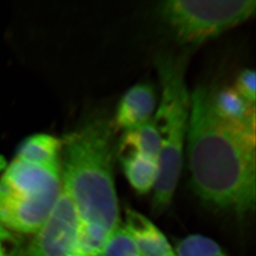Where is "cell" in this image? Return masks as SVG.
I'll return each mask as SVG.
<instances>
[{"mask_svg": "<svg viewBox=\"0 0 256 256\" xmlns=\"http://www.w3.org/2000/svg\"><path fill=\"white\" fill-rule=\"evenodd\" d=\"M62 142L54 136L34 134L20 144L16 158L50 170H62Z\"/></svg>", "mask_w": 256, "mask_h": 256, "instance_id": "9", "label": "cell"}, {"mask_svg": "<svg viewBox=\"0 0 256 256\" xmlns=\"http://www.w3.org/2000/svg\"><path fill=\"white\" fill-rule=\"evenodd\" d=\"M256 82L254 70L246 68L237 76L232 87L247 102L256 104Z\"/></svg>", "mask_w": 256, "mask_h": 256, "instance_id": "15", "label": "cell"}, {"mask_svg": "<svg viewBox=\"0 0 256 256\" xmlns=\"http://www.w3.org/2000/svg\"><path fill=\"white\" fill-rule=\"evenodd\" d=\"M110 234L102 226L80 220L78 243L80 256H100Z\"/></svg>", "mask_w": 256, "mask_h": 256, "instance_id": "12", "label": "cell"}, {"mask_svg": "<svg viewBox=\"0 0 256 256\" xmlns=\"http://www.w3.org/2000/svg\"><path fill=\"white\" fill-rule=\"evenodd\" d=\"M80 222L76 208L62 188L48 218L17 256H80Z\"/></svg>", "mask_w": 256, "mask_h": 256, "instance_id": "5", "label": "cell"}, {"mask_svg": "<svg viewBox=\"0 0 256 256\" xmlns=\"http://www.w3.org/2000/svg\"><path fill=\"white\" fill-rule=\"evenodd\" d=\"M256 8L254 0H168L160 12L179 40L198 44L248 20Z\"/></svg>", "mask_w": 256, "mask_h": 256, "instance_id": "4", "label": "cell"}, {"mask_svg": "<svg viewBox=\"0 0 256 256\" xmlns=\"http://www.w3.org/2000/svg\"><path fill=\"white\" fill-rule=\"evenodd\" d=\"M156 68L162 97L152 120L160 134L161 147L152 208L158 214L170 205L181 174L191 97L185 82L184 58L161 55L156 59Z\"/></svg>", "mask_w": 256, "mask_h": 256, "instance_id": "3", "label": "cell"}, {"mask_svg": "<svg viewBox=\"0 0 256 256\" xmlns=\"http://www.w3.org/2000/svg\"><path fill=\"white\" fill-rule=\"evenodd\" d=\"M154 88L148 83H138L121 97L112 121L114 132L127 130L152 118L156 108Z\"/></svg>", "mask_w": 256, "mask_h": 256, "instance_id": "6", "label": "cell"}, {"mask_svg": "<svg viewBox=\"0 0 256 256\" xmlns=\"http://www.w3.org/2000/svg\"><path fill=\"white\" fill-rule=\"evenodd\" d=\"M120 164L126 178L138 194H146L154 188L158 175V161L140 152L120 154Z\"/></svg>", "mask_w": 256, "mask_h": 256, "instance_id": "10", "label": "cell"}, {"mask_svg": "<svg viewBox=\"0 0 256 256\" xmlns=\"http://www.w3.org/2000/svg\"><path fill=\"white\" fill-rule=\"evenodd\" d=\"M100 256H142V254L126 229L118 226L109 234Z\"/></svg>", "mask_w": 256, "mask_h": 256, "instance_id": "14", "label": "cell"}, {"mask_svg": "<svg viewBox=\"0 0 256 256\" xmlns=\"http://www.w3.org/2000/svg\"><path fill=\"white\" fill-rule=\"evenodd\" d=\"M176 256H228L220 246L208 237L191 234L178 242Z\"/></svg>", "mask_w": 256, "mask_h": 256, "instance_id": "13", "label": "cell"}, {"mask_svg": "<svg viewBox=\"0 0 256 256\" xmlns=\"http://www.w3.org/2000/svg\"><path fill=\"white\" fill-rule=\"evenodd\" d=\"M126 232L142 256H176L164 233L148 218L137 210H126Z\"/></svg>", "mask_w": 256, "mask_h": 256, "instance_id": "7", "label": "cell"}, {"mask_svg": "<svg viewBox=\"0 0 256 256\" xmlns=\"http://www.w3.org/2000/svg\"><path fill=\"white\" fill-rule=\"evenodd\" d=\"M11 238L4 226L0 225V256H17L18 252L14 250H8L7 246L8 240Z\"/></svg>", "mask_w": 256, "mask_h": 256, "instance_id": "16", "label": "cell"}, {"mask_svg": "<svg viewBox=\"0 0 256 256\" xmlns=\"http://www.w3.org/2000/svg\"><path fill=\"white\" fill-rule=\"evenodd\" d=\"M208 100L218 117L256 130V104L247 102L233 87L208 89Z\"/></svg>", "mask_w": 256, "mask_h": 256, "instance_id": "8", "label": "cell"}, {"mask_svg": "<svg viewBox=\"0 0 256 256\" xmlns=\"http://www.w3.org/2000/svg\"><path fill=\"white\" fill-rule=\"evenodd\" d=\"M160 136L152 118L146 123L123 131L118 142L120 154L127 152H136L148 155L158 161Z\"/></svg>", "mask_w": 256, "mask_h": 256, "instance_id": "11", "label": "cell"}, {"mask_svg": "<svg viewBox=\"0 0 256 256\" xmlns=\"http://www.w3.org/2000/svg\"><path fill=\"white\" fill-rule=\"evenodd\" d=\"M114 133L112 120L97 116L62 142L63 188L82 222L102 226L110 233L120 226L114 180Z\"/></svg>", "mask_w": 256, "mask_h": 256, "instance_id": "2", "label": "cell"}, {"mask_svg": "<svg viewBox=\"0 0 256 256\" xmlns=\"http://www.w3.org/2000/svg\"><path fill=\"white\" fill-rule=\"evenodd\" d=\"M192 185L206 205L243 216L256 206V130L213 112L208 88L192 94L188 127Z\"/></svg>", "mask_w": 256, "mask_h": 256, "instance_id": "1", "label": "cell"}]
</instances>
